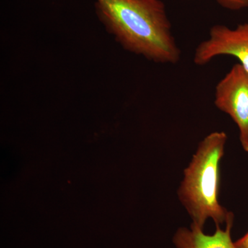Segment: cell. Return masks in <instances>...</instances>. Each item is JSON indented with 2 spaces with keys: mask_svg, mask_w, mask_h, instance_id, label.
Listing matches in <instances>:
<instances>
[{
  "mask_svg": "<svg viewBox=\"0 0 248 248\" xmlns=\"http://www.w3.org/2000/svg\"><path fill=\"white\" fill-rule=\"evenodd\" d=\"M106 31L125 50L156 63L175 64L180 48L161 0H94Z\"/></svg>",
  "mask_w": 248,
  "mask_h": 248,
  "instance_id": "cell-1",
  "label": "cell"
},
{
  "mask_svg": "<svg viewBox=\"0 0 248 248\" xmlns=\"http://www.w3.org/2000/svg\"><path fill=\"white\" fill-rule=\"evenodd\" d=\"M228 136L213 132L200 141L177 190L178 199L193 224L203 229L211 218L216 226L226 224L234 214L219 202L220 164L225 154Z\"/></svg>",
  "mask_w": 248,
  "mask_h": 248,
  "instance_id": "cell-2",
  "label": "cell"
},
{
  "mask_svg": "<svg viewBox=\"0 0 248 248\" xmlns=\"http://www.w3.org/2000/svg\"><path fill=\"white\" fill-rule=\"evenodd\" d=\"M215 104L236 124L240 143L248 153V71L239 63L232 67L217 84Z\"/></svg>",
  "mask_w": 248,
  "mask_h": 248,
  "instance_id": "cell-3",
  "label": "cell"
},
{
  "mask_svg": "<svg viewBox=\"0 0 248 248\" xmlns=\"http://www.w3.org/2000/svg\"><path fill=\"white\" fill-rule=\"evenodd\" d=\"M222 55L234 57L248 71V23L234 29L221 24L212 27L208 38L196 48L193 60L195 64L203 66Z\"/></svg>",
  "mask_w": 248,
  "mask_h": 248,
  "instance_id": "cell-4",
  "label": "cell"
},
{
  "mask_svg": "<svg viewBox=\"0 0 248 248\" xmlns=\"http://www.w3.org/2000/svg\"><path fill=\"white\" fill-rule=\"evenodd\" d=\"M234 219L227 222L225 230L216 226L213 235L205 234L203 229L193 223L190 229L181 227L173 236V244L177 248H236L231 236Z\"/></svg>",
  "mask_w": 248,
  "mask_h": 248,
  "instance_id": "cell-5",
  "label": "cell"
},
{
  "mask_svg": "<svg viewBox=\"0 0 248 248\" xmlns=\"http://www.w3.org/2000/svg\"><path fill=\"white\" fill-rule=\"evenodd\" d=\"M223 7L232 11H239L248 7V0H217Z\"/></svg>",
  "mask_w": 248,
  "mask_h": 248,
  "instance_id": "cell-6",
  "label": "cell"
},
{
  "mask_svg": "<svg viewBox=\"0 0 248 248\" xmlns=\"http://www.w3.org/2000/svg\"><path fill=\"white\" fill-rule=\"evenodd\" d=\"M236 248H248V232L242 237L234 242Z\"/></svg>",
  "mask_w": 248,
  "mask_h": 248,
  "instance_id": "cell-7",
  "label": "cell"
}]
</instances>
